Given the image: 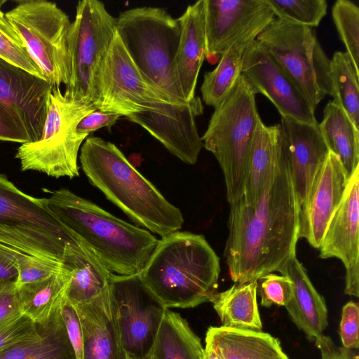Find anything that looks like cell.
Listing matches in <instances>:
<instances>
[{
    "label": "cell",
    "instance_id": "1",
    "mask_svg": "<svg viewBox=\"0 0 359 359\" xmlns=\"http://www.w3.org/2000/svg\"><path fill=\"white\" fill-rule=\"evenodd\" d=\"M229 205L224 256L231 280L248 283L280 272L296 256L299 211L280 143L278 160L257 203L248 205L241 197Z\"/></svg>",
    "mask_w": 359,
    "mask_h": 359
},
{
    "label": "cell",
    "instance_id": "2",
    "mask_svg": "<svg viewBox=\"0 0 359 359\" xmlns=\"http://www.w3.org/2000/svg\"><path fill=\"white\" fill-rule=\"evenodd\" d=\"M79 161L89 182L136 224L161 238L182 229L181 210L114 143L88 137L81 146Z\"/></svg>",
    "mask_w": 359,
    "mask_h": 359
},
{
    "label": "cell",
    "instance_id": "3",
    "mask_svg": "<svg viewBox=\"0 0 359 359\" xmlns=\"http://www.w3.org/2000/svg\"><path fill=\"white\" fill-rule=\"evenodd\" d=\"M44 198L57 219L113 273H140L158 243L148 230L116 217L68 189L54 190Z\"/></svg>",
    "mask_w": 359,
    "mask_h": 359
},
{
    "label": "cell",
    "instance_id": "4",
    "mask_svg": "<svg viewBox=\"0 0 359 359\" xmlns=\"http://www.w3.org/2000/svg\"><path fill=\"white\" fill-rule=\"evenodd\" d=\"M219 273V258L202 234L177 231L158 241L140 275L169 309L210 302Z\"/></svg>",
    "mask_w": 359,
    "mask_h": 359
},
{
    "label": "cell",
    "instance_id": "5",
    "mask_svg": "<svg viewBox=\"0 0 359 359\" xmlns=\"http://www.w3.org/2000/svg\"><path fill=\"white\" fill-rule=\"evenodd\" d=\"M0 244L65 265L82 243L48 208L0 174Z\"/></svg>",
    "mask_w": 359,
    "mask_h": 359
},
{
    "label": "cell",
    "instance_id": "6",
    "mask_svg": "<svg viewBox=\"0 0 359 359\" xmlns=\"http://www.w3.org/2000/svg\"><path fill=\"white\" fill-rule=\"evenodd\" d=\"M256 94L241 74L214 107L201 137L203 147L215 156L222 170L229 204L243 196L250 145L260 119Z\"/></svg>",
    "mask_w": 359,
    "mask_h": 359
},
{
    "label": "cell",
    "instance_id": "7",
    "mask_svg": "<svg viewBox=\"0 0 359 359\" xmlns=\"http://www.w3.org/2000/svg\"><path fill=\"white\" fill-rule=\"evenodd\" d=\"M116 32L146 81L172 104L184 106L191 102L182 98L173 80L180 34L177 18L159 7L133 8L116 18Z\"/></svg>",
    "mask_w": 359,
    "mask_h": 359
},
{
    "label": "cell",
    "instance_id": "8",
    "mask_svg": "<svg viewBox=\"0 0 359 359\" xmlns=\"http://www.w3.org/2000/svg\"><path fill=\"white\" fill-rule=\"evenodd\" d=\"M95 109L68 98L60 87L53 86L40 139L22 143L17 150L15 158L21 170H36L56 178L79 177V151L88 137L77 133L76 127L83 116Z\"/></svg>",
    "mask_w": 359,
    "mask_h": 359
},
{
    "label": "cell",
    "instance_id": "9",
    "mask_svg": "<svg viewBox=\"0 0 359 359\" xmlns=\"http://www.w3.org/2000/svg\"><path fill=\"white\" fill-rule=\"evenodd\" d=\"M93 107L125 117L153 111L167 117L184 120L189 114L187 104H171L144 79L116 32L97 76Z\"/></svg>",
    "mask_w": 359,
    "mask_h": 359
},
{
    "label": "cell",
    "instance_id": "10",
    "mask_svg": "<svg viewBox=\"0 0 359 359\" xmlns=\"http://www.w3.org/2000/svg\"><path fill=\"white\" fill-rule=\"evenodd\" d=\"M316 109L331 94L330 60L312 27L276 19L256 39Z\"/></svg>",
    "mask_w": 359,
    "mask_h": 359
},
{
    "label": "cell",
    "instance_id": "11",
    "mask_svg": "<svg viewBox=\"0 0 359 359\" xmlns=\"http://www.w3.org/2000/svg\"><path fill=\"white\" fill-rule=\"evenodd\" d=\"M116 32V18L102 1H78L67 38L70 78L66 97L93 106L97 76Z\"/></svg>",
    "mask_w": 359,
    "mask_h": 359
},
{
    "label": "cell",
    "instance_id": "12",
    "mask_svg": "<svg viewBox=\"0 0 359 359\" xmlns=\"http://www.w3.org/2000/svg\"><path fill=\"white\" fill-rule=\"evenodd\" d=\"M6 15L46 81L53 86H67L70 78L69 16L55 3L44 0L20 1Z\"/></svg>",
    "mask_w": 359,
    "mask_h": 359
},
{
    "label": "cell",
    "instance_id": "13",
    "mask_svg": "<svg viewBox=\"0 0 359 359\" xmlns=\"http://www.w3.org/2000/svg\"><path fill=\"white\" fill-rule=\"evenodd\" d=\"M110 294L128 359H147L166 309L140 273H112Z\"/></svg>",
    "mask_w": 359,
    "mask_h": 359
},
{
    "label": "cell",
    "instance_id": "14",
    "mask_svg": "<svg viewBox=\"0 0 359 359\" xmlns=\"http://www.w3.org/2000/svg\"><path fill=\"white\" fill-rule=\"evenodd\" d=\"M206 57L216 62L240 40L254 41L275 19L266 0H203Z\"/></svg>",
    "mask_w": 359,
    "mask_h": 359
},
{
    "label": "cell",
    "instance_id": "15",
    "mask_svg": "<svg viewBox=\"0 0 359 359\" xmlns=\"http://www.w3.org/2000/svg\"><path fill=\"white\" fill-rule=\"evenodd\" d=\"M241 74L257 93L263 94L273 103L281 117L318 123L316 109L302 90L257 39L244 50Z\"/></svg>",
    "mask_w": 359,
    "mask_h": 359
},
{
    "label": "cell",
    "instance_id": "16",
    "mask_svg": "<svg viewBox=\"0 0 359 359\" xmlns=\"http://www.w3.org/2000/svg\"><path fill=\"white\" fill-rule=\"evenodd\" d=\"M321 259L337 258L346 269V294L359 297V167L348 184L319 248Z\"/></svg>",
    "mask_w": 359,
    "mask_h": 359
},
{
    "label": "cell",
    "instance_id": "17",
    "mask_svg": "<svg viewBox=\"0 0 359 359\" xmlns=\"http://www.w3.org/2000/svg\"><path fill=\"white\" fill-rule=\"evenodd\" d=\"M53 88L45 79L0 58V104L20 122L30 142L41 136Z\"/></svg>",
    "mask_w": 359,
    "mask_h": 359
},
{
    "label": "cell",
    "instance_id": "18",
    "mask_svg": "<svg viewBox=\"0 0 359 359\" xmlns=\"http://www.w3.org/2000/svg\"><path fill=\"white\" fill-rule=\"evenodd\" d=\"M348 178L339 158L329 151L318 170L307 197L299 206L298 238L319 248L327 226L339 205Z\"/></svg>",
    "mask_w": 359,
    "mask_h": 359
},
{
    "label": "cell",
    "instance_id": "19",
    "mask_svg": "<svg viewBox=\"0 0 359 359\" xmlns=\"http://www.w3.org/2000/svg\"><path fill=\"white\" fill-rule=\"evenodd\" d=\"M280 143L288 164L299 205L306 200L314 177L329 149L318 123L309 124L289 117H281Z\"/></svg>",
    "mask_w": 359,
    "mask_h": 359
},
{
    "label": "cell",
    "instance_id": "20",
    "mask_svg": "<svg viewBox=\"0 0 359 359\" xmlns=\"http://www.w3.org/2000/svg\"><path fill=\"white\" fill-rule=\"evenodd\" d=\"M177 19L180 34L173 80L182 98L189 102L196 97L198 76L207 53L203 0L188 6Z\"/></svg>",
    "mask_w": 359,
    "mask_h": 359
},
{
    "label": "cell",
    "instance_id": "21",
    "mask_svg": "<svg viewBox=\"0 0 359 359\" xmlns=\"http://www.w3.org/2000/svg\"><path fill=\"white\" fill-rule=\"evenodd\" d=\"M83 333V359H128L109 290L90 303L73 306Z\"/></svg>",
    "mask_w": 359,
    "mask_h": 359
},
{
    "label": "cell",
    "instance_id": "22",
    "mask_svg": "<svg viewBox=\"0 0 359 359\" xmlns=\"http://www.w3.org/2000/svg\"><path fill=\"white\" fill-rule=\"evenodd\" d=\"M293 283V297L285 306L292 320L310 340L323 334L328 325L325 301L312 284L307 272L296 256L280 272Z\"/></svg>",
    "mask_w": 359,
    "mask_h": 359
},
{
    "label": "cell",
    "instance_id": "23",
    "mask_svg": "<svg viewBox=\"0 0 359 359\" xmlns=\"http://www.w3.org/2000/svg\"><path fill=\"white\" fill-rule=\"evenodd\" d=\"M205 344L221 359H289L278 339L262 331L210 327Z\"/></svg>",
    "mask_w": 359,
    "mask_h": 359
},
{
    "label": "cell",
    "instance_id": "24",
    "mask_svg": "<svg viewBox=\"0 0 359 359\" xmlns=\"http://www.w3.org/2000/svg\"><path fill=\"white\" fill-rule=\"evenodd\" d=\"M278 125L266 126L258 121L250 145L244 184L245 203L254 206L264 189L268 176L279 155Z\"/></svg>",
    "mask_w": 359,
    "mask_h": 359
},
{
    "label": "cell",
    "instance_id": "25",
    "mask_svg": "<svg viewBox=\"0 0 359 359\" xmlns=\"http://www.w3.org/2000/svg\"><path fill=\"white\" fill-rule=\"evenodd\" d=\"M65 266L70 269L65 298L72 306L90 303L109 290L113 273L83 243Z\"/></svg>",
    "mask_w": 359,
    "mask_h": 359
},
{
    "label": "cell",
    "instance_id": "26",
    "mask_svg": "<svg viewBox=\"0 0 359 359\" xmlns=\"http://www.w3.org/2000/svg\"><path fill=\"white\" fill-rule=\"evenodd\" d=\"M69 278L70 269L66 266L47 278L17 287L22 314L38 327H45L61 309Z\"/></svg>",
    "mask_w": 359,
    "mask_h": 359
},
{
    "label": "cell",
    "instance_id": "27",
    "mask_svg": "<svg viewBox=\"0 0 359 359\" xmlns=\"http://www.w3.org/2000/svg\"><path fill=\"white\" fill-rule=\"evenodd\" d=\"M257 283H235L229 289L216 292L210 300L226 328L262 331L258 304Z\"/></svg>",
    "mask_w": 359,
    "mask_h": 359
},
{
    "label": "cell",
    "instance_id": "28",
    "mask_svg": "<svg viewBox=\"0 0 359 359\" xmlns=\"http://www.w3.org/2000/svg\"><path fill=\"white\" fill-rule=\"evenodd\" d=\"M318 127L329 150L339 158L349 180L359 167V130L333 101L324 108Z\"/></svg>",
    "mask_w": 359,
    "mask_h": 359
},
{
    "label": "cell",
    "instance_id": "29",
    "mask_svg": "<svg viewBox=\"0 0 359 359\" xmlns=\"http://www.w3.org/2000/svg\"><path fill=\"white\" fill-rule=\"evenodd\" d=\"M204 348L188 322L177 312L166 309L149 358L152 359H203Z\"/></svg>",
    "mask_w": 359,
    "mask_h": 359
},
{
    "label": "cell",
    "instance_id": "30",
    "mask_svg": "<svg viewBox=\"0 0 359 359\" xmlns=\"http://www.w3.org/2000/svg\"><path fill=\"white\" fill-rule=\"evenodd\" d=\"M39 327L41 330L39 337L3 350L0 352V359H76L61 315V309L45 327Z\"/></svg>",
    "mask_w": 359,
    "mask_h": 359
},
{
    "label": "cell",
    "instance_id": "31",
    "mask_svg": "<svg viewBox=\"0 0 359 359\" xmlns=\"http://www.w3.org/2000/svg\"><path fill=\"white\" fill-rule=\"evenodd\" d=\"M251 41H237L221 56L213 70L205 73L201 91L205 104L215 107L231 88L241 74L243 54Z\"/></svg>",
    "mask_w": 359,
    "mask_h": 359
},
{
    "label": "cell",
    "instance_id": "32",
    "mask_svg": "<svg viewBox=\"0 0 359 359\" xmlns=\"http://www.w3.org/2000/svg\"><path fill=\"white\" fill-rule=\"evenodd\" d=\"M359 72L346 52L337 51L330 60L333 102L339 105L359 130Z\"/></svg>",
    "mask_w": 359,
    "mask_h": 359
},
{
    "label": "cell",
    "instance_id": "33",
    "mask_svg": "<svg viewBox=\"0 0 359 359\" xmlns=\"http://www.w3.org/2000/svg\"><path fill=\"white\" fill-rule=\"evenodd\" d=\"M4 3V1H0V58L45 79L41 69L33 60L21 37L2 11Z\"/></svg>",
    "mask_w": 359,
    "mask_h": 359
},
{
    "label": "cell",
    "instance_id": "34",
    "mask_svg": "<svg viewBox=\"0 0 359 359\" xmlns=\"http://www.w3.org/2000/svg\"><path fill=\"white\" fill-rule=\"evenodd\" d=\"M332 15L346 53L359 72V8L351 1L338 0L332 7Z\"/></svg>",
    "mask_w": 359,
    "mask_h": 359
},
{
    "label": "cell",
    "instance_id": "35",
    "mask_svg": "<svg viewBox=\"0 0 359 359\" xmlns=\"http://www.w3.org/2000/svg\"><path fill=\"white\" fill-rule=\"evenodd\" d=\"M276 18L310 27H317L327 13L325 0H266Z\"/></svg>",
    "mask_w": 359,
    "mask_h": 359
},
{
    "label": "cell",
    "instance_id": "36",
    "mask_svg": "<svg viewBox=\"0 0 359 359\" xmlns=\"http://www.w3.org/2000/svg\"><path fill=\"white\" fill-rule=\"evenodd\" d=\"M15 258L18 276L17 287L36 282L59 273L66 268L64 264L49 259L27 255L11 248Z\"/></svg>",
    "mask_w": 359,
    "mask_h": 359
},
{
    "label": "cell",
    "instance_id": "37",
    "mask_svg": "<svg viewBox=\"0 0 359 359\" xmlns=\"http://www.w3.org/2000/svg\"><path fill=\"white\" fill-rule=\"evenodd\" d=\"M257 283L260 304L265 308L273 305L285 307L292 299L293 283L287 276L270 273L260 277Z\"/></svg>",
    "mask_w": 359,
    "mask_h": 359
},
{
    "label": "cell",
    "instance_id": "38",
    "mask_svg": "<svg viewBox=\"0 0 359 359\" xmlns=\"http://www.w3.org/2000/svg\"><path fill=\"white\" fill-rule=\"evenodd\" d=\"M40 336L39 327L28 317L21 314L0 324V352Z\"/></svg>",
    "mask_w": 359,
    "mask_h": 359
},
{
    "label": "cell",
    "instance_id": "39",
    "mask_svg": "<svg viewBox=\"0 0 359 359\" xmlns=\"http://www.w3.org/2000/svg\"><path fill=\"white\" fill-rule=\"evenodd\" d=\"M339 334L342 347L358 350L359 347V307L350 301L342 308Z\"/></svg>",
    "mask_w": 359,
    "mask_h": 359
},
{
    "label": "cell",
    "instance_id": "40",
    "mask_svg": "<svg viewBox=\"0 0 359 359\" xmlns=\"http://www.w3.org/2000/svg\"><path fill=\"white\" fill-rule=\"evenodd\" d=\"M61 315L76 359H83V333L79 318L74 306L65 299Z\"/></svg>",
    "mask_w": 359,
    "mask_h": 359
},
{
    "label": "cell",
    "instance_id": "41",
    "mask_svg": "<svg viewBox=\"0 0 359 359\" xmlns=\"http://www.w3.org/2000/svg\"><path fill=\"white\" fill-rule=\"evenodd\" d=\"M21 314L15 281H0V324Z\"/></svg>",
    "mask_w": 359,
    "mask_h": 359
},
{
    "label": "cell",
    "instance_id": "42",
    "mask_svg": "<svg viewBox=\"0 0 359 359\" xmlns=\"http://www.w3.org/2000/svg\"><path fill=\"white\" fill-rule=\"evenodd\" d=\"M121 115L95 109L82 118L76 127L77 133L88 137L91 133L102 128H111Z\"/></svg>",
    "mask_w": 359,
    "mask_h": 359
},
{
    "label": "cell",
    "instance_id": "43",
    "mask_svg": "<svg viewBox=\"0 0 359 359\" xmlns=\"http://www.w3.org/2000/svg\"><path fill=\"white\" fill-rule=\"evenodd\" d=\"M0 140L21 144L30 142L20 122L7 109L1 104Z\"/></svg>",
    "mask_w": 359,
    "mask_h": 359
},
{
    "label": "cell",
    "instance_id": "44",
    "mask_svg": "<svg viewBox=\"0 0 359 359\" xmlns=\"http://www.w3.org/2000/svg\"><path fill=\"white\" fill-rule=\"evenodd\" d=\"M18 271L11 248L0 244V281H16Z\"/></svg>",
    "mask_w": 359,
    "mask_h": 359
},
{
    "label": "cell",
    "instance_id": "45",
    "mask_svg": "<svg viewBox=\"0 0 359 359\" xmlns=\"http://www.w3.org/2000/svg\"><path fill=\"white\" fill-rule=\"evenodd\" d=\"M314 342L320 352L321 359H342L339 347L330 337L322 334Z\"/></svg>",
    "mask_w": 359,
    "mask_h": 359
},
{
    "label": "cell",
    "instance_id": "46",
    "mask_svg": "<svg viewBox=\"0 0 359 359\" xmlns=\"http://www.w3.org/2000/svg\"><path fill=\"white\" fill-rule=\"evenodd\" d=\"M355 349H350L344 347H339V351L342 359H359V356Z\"/></svg>",
    "mask_w": 359,
    "mask_h": 359
},
{
    "label": "cell",
    "instance_id": "47",
    "mask_svg": "<svg viewBox=\"0 0 359 359\" xmlns=\"http://www.w3.org/2000/svg\"><path fill=\"white\" fill-rule=\"evenodd\" d=\"M203 359H221V358L209 344H205Z\"/></svg>",
    "mask_w": 359,
    "mask_h": 359
},
{
    "label": "cell",
    "instance_id": "48",
    "mask_svg": "<svg viewBox=\"0 0 359 359\" xmlns=\"http://www.w3.org/2000/svg\"><path fill=\"white\" fill-rule=\"evenodd\" d=\"M147 359H152V358H148Z\"/></svg>",
    "mask_w": 359,
    "mask_h": 359
}]
</instances>
